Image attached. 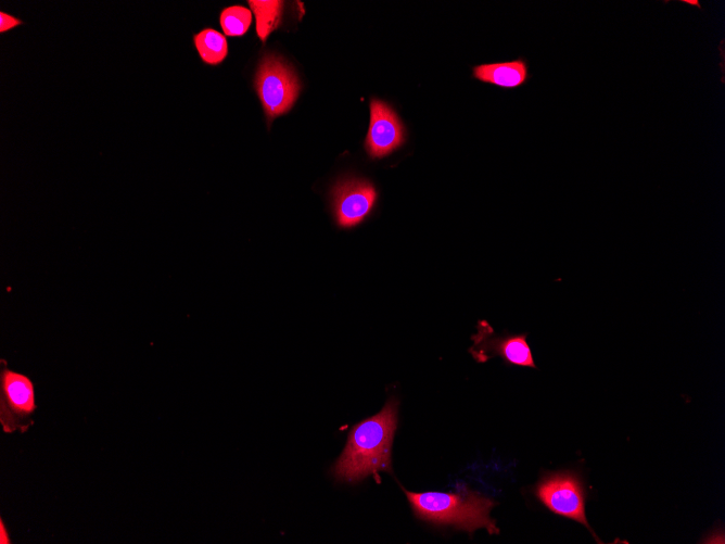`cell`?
I'll list each match as a JSON object with an SVG mask.
<instances>
[{"label":"cell","instance_id":"cell-1","mask_svg":"<svg viewBox=\"0 0 725 544\" xmlns=\"http://www.w3.org/2000/svg\"><path fill=\"white\" fill-rule=\"evenodd\" d=\"M397 401L392 397L377 415L356 423L332 467L338 481L356 483L379 471L392 472L391 448L397 427Z\"/></svg>","mask_w":725,"mask_h":544},{"label":"cell","instance_id":"cell-2","mask_svg":"<svg viewBox=\"0 0 725 544\" xmlns=\"http://www.w3.org/2000/svg\"><path fill=\"white\" fill-rule=\"evenodd\" d=\"M415 515L434 524L454 526L472 533L484 528L489 534L499 532L489 517L495 502L471 490L458 493L423 492L404 490Z\"/></svg>","mask_w":725,"mask_h":544},{"label":"cell","instance_id":"cell-3","mask_svg":"<svg viewBox=\"0 0 725 544\" xmlns=\"http://www.w3.org/2000/svg\"><path fill=\"white\" fill-rule=\"evenodd\" d=\"M254 87L269 121L293 106L301 88L291 66L272 54H266L260 60Z\"/></svg>","mask_w":725,"mask_h":544},{"label":"cell","instance_id":"cell-4","mask_svg":"<svg viewBox=\"0 0 725 544\" xmlns=\"http://www.w3.org/2000/svg\"><path fill=\"white\" fill-rule=\"evenodd\" d=\"M37 409L33 380L1 360L0 425L4 433L26 432L34 425Z\"/></svg>","mask_w":725,"mask_h":544},{"label":"cell","instance_id":"cell-5","mask_svg":"<svg viewBox=\"0 0 725 544\" xmlns=\"http://www.w3.org/2000/svg\"><path fill=\"white\" fill-rule=\"evenodd\" d=\"M534 493L550 511L585 526L600 543L586 518V491L576 472L558 471L546 475L536 484Z\"/></svg>","mask_w":725,"mask_h":544},{"label":"cell","instance_id":"cell-6","mask_svg":"<svg viewBox=\"0 0 725 544\" xmlns=\"http://www.w3.org/2000/svg\"><path fill=\"white\" fill-rule=\"evenodd\" d=\"M330 194L335 223L346 229L362 223L378 200L376 187L366 179L355 177L339 180Z\"/></svg>","mask_w":725,"mask_h":544},{"label":"cell","instance_id":"cell-7","mask_svg":"<svg viewBox=\"0 0 725 544\" xmlns=\"http://www.w3.org/2000/svg\"><path fill=\"white\" fill-rule=\"evenodd\" d=\"M478 332L472 337L473 345L470 353L479 363L494 356H500L509 365L537 368L531 347L526 341L527 333L495 336L486 320L478 322Z\"/></svg>","mask_w":725,"mask_h":544},{"label":"cell","instance_id":"cell-8","mask_svg":"<svg viewBox=\"0 0 725 544\" xmlns=\"http://www.w3.org/2000/svg\"><path fill=\"white\" fill-rule=\"evenodd\" d=\"M405 138V127L392 106L372 98L370 124L365 140L368 155L371 159L386 156L403 146Z\"/></svg>","mask_w":725,"mask_h":544},{"label":"cell","instance_id":"cell-9","mask_svg":"<svg viewBox=\"0 0 725 544\" xmlns=\"http://www.w3.org/2000/svg\"><path fill=\"white\" fill-rule=\"evenodd\" d=\"M472 77L481 83L504 89H516L530 79L529 63L519 58L512 61L483 63L472 67Z\"/></svg>","mask_w":725,"mask_h":544},{"label":"cell","instance_id":"cell-10","mask_svg":"<svg viewBox=\"0 0 725 544\" xmlns=\"http://www.w3.org/2000/svg\"><path fill=\"white\" fill-rule=\"evenodd\" d=\"M201 60L208 65L220 64L228 54L226 37L216 29L204 28L193 36Z\"/></svg>","mask_w":725,"mask_h":544},{"label":"cell","instance_id":"cell-11","mask_svg":"<svg viewBox=\"0 0 725 544\" xmlns=\"http://www.w3.org/2000/svg\"><path fill=\"white\" fill-rule=\"evenodd\" d=\"M252 12L256 17V33L264 42L281 22L283 2L279 0H250Z\"/></svg>","mask_w":725,"mask_h":544},{"label":"cell","instance_id":"cell-12","mask_svg":"<svg viewBox=\"0 0 725 544\" xmlns=\"http://www.w3.org/2000/svg\"><path fill=\"white\" fill-rule=\"evenodd\" d=\"M219 22L226 36H242L252 23V12L242 5H231L221 11Z\"/></svg>","mask_w":725,"mask_h":544},{"label":"cell","instance_id":"cell-13","mask_svg":"<svg viewBox=\"0 0 725 544\" xmlns=\"http://www.w3.org/2000/svg\"><path fill=\"white\" fill-rule=\"evenodd\" d=\"M23 24V21L3 11L0 12V33L11 30L12 28Z\"/></svg>","mask_w":725,"mask_h":544},{"label":"cell","instance_id":"cell-14","mask_svg":"<svg viewBox=\"0 0 725 544\" xmlns=\"http://www.w3.org/2000/svg\"><path fill=\"white\" fill-rule=\"evenodd\" d=\"M0 543L1 544H10L11 540L9 537L8 531H5V524L3 523V520H0Z\"/></svg>","mask_w":725,"mask_h":544}]
</instances>
